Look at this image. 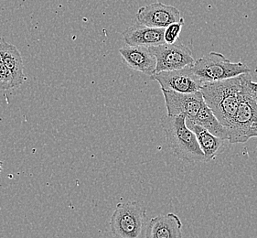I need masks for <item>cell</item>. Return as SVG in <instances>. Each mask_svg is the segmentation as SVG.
<instances>
[{"label": "cell", "instance_id": "6da1fadb", "mask_svg": "<svg viewBox=\"0 0 257 238\" xmlns=\"http://www.w3.org/2000/svg\"><path fill=\"white\" fill-rule=\"evenodd\" d=\"M241 91V75L223 81L207 82L201 87L206 104L227 130L236 114Z\"/></svg>", "mask_w": 257, "mask_h": 238}, {"label": "cell", "instance_id": "7a4b0ae2", "mask_svg": "<svg viewBox=\"0 0 257 238\" xmlns=\"http://www.w3.org/2000/svg\"><path fill=\"white\" fill-rule=\"evenodd\" d=\"M167 143L173 155L181 161L190 163L205 161V156L201 150L193 131L186 123V116L166 115L161 121Z\"/></svg>", "mask_w": 257, "mask_h": 238}, {"label": "cell", "instance_id": "3957f363", "mask_svg": "<svg viewBox=\"0 0 257 238\" xmlns=\"http://www.w3.org/2000/svg\"><path fill=\"white\" fill-rule=\"evenodd\" d=\"M147 212L139 202L119 203L110 220L115 238H146L149 225Z\"/></svg>", "mask_w": 257, "mask_h": 238}, {"label": "cell", "instance_id": "277c9868", "mask_svg": "<svg viewBox=\"0 0 257 238\" xmlns=\"http://www.w3.org/2000/svg\"><path fill=\"white\" fill-rule=\"evenodd\" d=\"M191 69L203 83L223 81L251 73L245 63L231 62L223 54L215 52L198 59Z\"/></svg>", "mask_w": 257, "mask_h": 238}, {"label": "cell", "instance_id": "5b68a950", "mask_svg": "<svg viewBox=\"0 0 257 238\" xmlns=\"http://www.w3.org/2000/svg\"><path fill=\"white\" fill-rule=\"evenodd\" d=\"M162 93L168 115L183 114L187 120L200 125L207 111L210 109L206 104L201 91L192 93H181L162 90Z\"/></svg>", "mask_w": 257, "mask_h": 238}, {"label": "cell", "instance_id": "8992f818", "mask_svg": "<svg viewBox=\"0 0 257 238\" xmlns=\"http://www.w3.org/2000/svg\"><path fill=\"white\" fill-rule=\"evenodd\" d=\"M149 49L157 60L155 74L192 66L195 62L190 48L180 42L173 44L163 43L158 46L149 47Z\"/></svg>", "mask_w": 257, "mask_h": 238}, {"label": "cell", "instance_id": "52a82bcc", "mask_svg": "<svg viewBox=\"0 0 257 238\" xmlns=\"http://www.w3.org/2000/svg\"><path fill=\"white\" fill-rule=\"evenodd\" d=\"M256 113V102L242 86L236 114L233 117L230 128L228 129L229 142L231 144L244 143L249 140L248 134Z\"/></svg>", "mask_w": 257, "mask_h": 238}, {"label": "cell", "instance_id": "ba28073f", "mask_svg": "<svg viewBox=\"0 0 257 238\" xmlns=\"http://www.w3.org/2000/svg\"><path fill=\"white\" fill-rule=\"evenodd\" d=\"M160 83L161 90L174 91L177 93H192L200 92L203 82L193 73L191 66L156 73L150 76Z\"/></svg>", "mask_w": 257, "mask_h": 238}, {"label": "cell", "instance_id": "9c48e42d", "mask_svg": "<svg viewBox=\"0 0 257 238\" xmlns=\"http://www.w3.org/2000/svg\"><path fill=\"white\" fill-rule=\"evenodd\" d=\"M182 19L180 11L176 7L165 5L161 2L144 6L140 8L137 13L139 23L158 29H166L172 23L179 22Z\"/></svg>", "mask_w": 257, "mask_h": 238}, {"label": "cell", "instance_id": "30bf717a", "mask_svg": "<svg viewBox=\"0 0 257 238\" xmlns=\"http://www.w3.org/2000/svg\"><path fill=\"white\" fill-rule=\"evenodd\" d=\"M119 53L129 68L149 76L154 75L157 60L154 54L150 52L149 47L127 45L121 48Z\"/></svg>", "mask_w": 257, "mask_h": 238}, {"label": "cell", "instance_id": "8fae6325", "mask_svg": "<svg viewBox=\"0 0 257 238\" xmlns=\"http://www.w3.org/2000/svg\"><path fill=\"white\" fill-rule=\"evenodd\" d=\"M164 31L165 29L147 27L138 22L123 32V41L129 46H158L165 43Z\"/></svg>", "mask_w": 257, "mask_h": 238}, {"label": "cell", "instance_id": "7c38bea8", "mask_svg": "<svg viewBox=\"0 0 257 238\" xmlns=\"http://www.w3.org/2000/svg\"><path fill=\"white\" fill-rule=\"evenodd\" d=\"M182 223L172 212L161 214L149 221L146 238H182Z\"/></svg>", "mask_w": 257, "mask_h": 238}, {"label": "cell", "instance_id": "4fadbf2b", "mask_svg": "<svg viewBox=\"0 0 257 238\" xmlns=\"http://www.w3.org/2000/svg\"><path fill=\"white\" fill-rule=\"evenodd\" d=\"M186 123L189 129L195 134L201 150L205 156V161H214L217 156L221 154L226 149V141L229 140L221 139L200 125L195 124L187 119Z\"/></svg>", "mask_w": 257, "mask_h": 238}, {"label": "cell", "instance_id": "5bb4252c", "mask_svg": "<svg viewBox=\"0 0 257 238\" xmlns=\"http://www.w3.org/2000/svg\"><path fill=\"white\" fill-rule=\"evenodd\" d=\"M0 57L11 72L15 87H19L25 80L22 57L16 46L8 43L3 38H0Z\"/></svg>", "mask_w": 257, "mask_h": 238}, {"label": "cell", "instance_id": "9a60e30c", "mask_svg": "<svg viewBox=\"0 0 257 238\" xmlns=\"http://www.w3.org/2000/svg\"><path fill=\"white\" fill-rule=\"evenodd\" d=\"M184 23H185V20L183 18L179 22L172 23L171 25L167 27L165 29V43H167V44H173V43L178 42V40L180 38V32H181V30H182V27L184 26Z\"/></svg>", "mask_w": 257, "mask_h": 238}, {"label": "cell", "instance_id": "2e32d148", "mask_svg": "<svg viewBox=\"0 0 257 238\" xmlns=\"http://www.w3.org/2000/svg\"><path fill=\"white\" fill-rule=\"evenodd\" d=\"M15 88L13 77L0 57V90Z\"/></svg>", "mask_w": 257, "mask_h": 238}, {"label": "cell", "instance_id": "e0dca14e", "mask_svg": "<svg viewBox=\"0 0 257 238\" xmlns=\"http://www.w3.org/2000/svg\"><path fill=\"white\" fill-rule=\"evenodd\" d=\"M242 86L246 90L249 94L252 96L253 100L257 103V83L252 82V77L250 73L242 74Z\"/></svg>", "mask_w": 257, "mask_h": 238}, {"label": "cell", "instance_id": "ac0fdd59", "mask_svg": "<svg viewBox=\"0 0 257 238\" xmlns=\"http://www.w3.org/2000/svg\"><path fill=\"white\" fill-rule=\"evenodd\" d=\"M252 138H257V113L255 117L253 119L251 130H250L249 134H248V139L249 140L252 139Z\"/></svg>", "mask_w": 257, "mask_h": 238}, {"label": "cell", "instance_id": "d6986e66", "mask_svg": "<svg viewBox=\"0 0 257 238\" xmlns=\"http://www.w3.org/2000/svg\"><path fill=\"white\" fill-rule=\"evenodd\" d=\"M2 171V161H0V172Z\"/></svg>", "mask_w": 257, "mask_h": 238}]
</instances>
